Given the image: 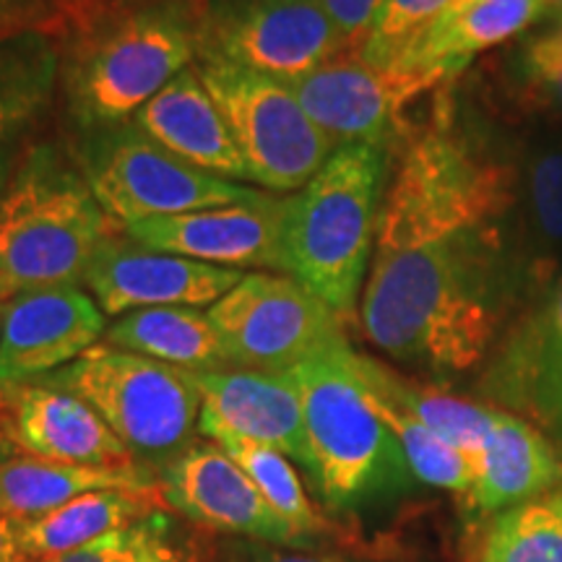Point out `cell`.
Returning <instances> with one entry per match:
<instances>
[{
	"instance_id": "1",
	"label": "cell",
	"mask_w": 562,
	"mask_h": 562,
	"mask_svg": "<svg viewBox=\"0 0 562 562\" xmlns=\"http://www.w3.org/2000/svg\"><path fill=\"white\" fill-rule=\"evenodd\" d=\"M531 297L510 220L375 248L360 321L364 336L393 360L453 375L487 362Z\"/></svg>"
},
{
	"instance_id": "2",
	"label": "cell",
	"mask_w": 562,
	"mask_h": 562,
	"mask_svg": "<svg viewBox=\"0 0 562 562\" xmlns=\"http://www.w3.org/2000/svg\"><path fill=\"white\" fill-rule=\"evenodd\" d=\"M68 110L83 128L128 123L199 58L193 0H55Z\"/></svg>"
},
{
	"instance_id": "3",
	"label": "cell",
	"mask_w": 562,
	"mask_h": 562,
	"mask_svg": "<svg viewBox=\"0 0 562 562\" xmlns=\"http://www.w3.org/2000/svg\"><path fill=\"white\" fill-rule=\"evenodd\" d=\"M518 203V151L463 125L448 94L430 123L404 138L378 216L375 248H406L453 232L510 222Z\"/></svg>"
},
{
	"instance_id": "4",
	"label": "cell",
	"mask_w": 562,
	"mask_h": 562,
	"mask_svg": "<svg viewBox=\"0 0 562 562\" xmlns=\"http://www.w3.org/2000/svg\"><path fill=\"white\" fill-rule=\"evenodd\" d=\"M383 178L385 151L341 146L281 206L284 271L326 302L341 323L355 318L378 235Z\"/></svg>"
},
{
	"instance_id": "5",
	"label": "cell",
	"mask_w": 562,
	"mask_h": 562,
	"mask_svg": "<svg viewBox=\"0 0 562 562\" xmlns=\"http://www.w3.org/2000/svg\"><path fill=\"white\" fill-rule=\"evenodd\" d=\"M344 339L290 370L302 402L305 469L323 503L351 510L412 484V469L370 393L351 368Z\"/></svg>"
},
{
	"instance_id": "6",
	"label": "cell",
	"mask_w": 562,
	"mask_h": 562,
	"mask_svg": "<svg viewBox=\"0 0 562 562\" xmlns=\"http://www.w3.org/2000/svg\"><path fill=\"white\" fill-rule=\"evenodd\" d=\"M112 227L83 172L58 149L24 151L0 199V302L34 286L83 281Z\"/></svg>"
},
{
	"instance_id": "7",
	"label": "cell",
	"mask_w": 562,
	"mask_h": 562,
	"mask_svg": "<svg viewBox=\"0 0 562 562\" xmlns=\"http://www.w3.org/2000/svg\"><path fill=\"white\" fill-rule=\"evenodd\" d=\"M40 383L87 402L133 459L154 472L195 442L203 402L188 370L94 344L79 360L40 378Z\"/></svg>"
},
{
	"instance_id": "8",
	"label": "cell",
	"mask_w": 562,
	"mask_h": 562,
	"mask_svg": "<svg viewBox=\"0 0 562 562\" xmlns=\"http://www.w3.org/2000/svg\"><path fill=\"white\" fill-rule=\"evenodd\" d=\"M81 172L104 214L123 227L261 195L180 159L133 121L91 131Z\"/></svg>"
},
{
	"instance_id": "9",
	"label": "cell",
	"mask_w": 562,
	"mask_h": 562,
	"mask_svg": "<svg viewBox=\"0 0 562 562\" xmlns=\"http://www.w3.org/2000/svg\"><path fill=\"white\" fill-rule=\"evenodd\" d=\"M195 74L258 186L279 193L300 191L336 151L284 81L222 60H195Z\"/></svg>"
},
{
	"instance_id": "10",
	"label": "cell",
	"mask_w": 562,
	"mask_h": 562,
	"mask_svg": "<svg viewBox=\"0 0 562 562\" xmlns=\"http://www.w3.org/2000/svg\"><path fill=\"white\" fill-rule=\"evenodd\" d=\"M199 58L292 81L349 50L318 0H193Z\"/></svg>"
},
{
	"instance_id": "11",
	"label": "cell",
	"mask_w": 562,
	"mask_h": 562,
	"mask_svg": "<svg viewBox=\"0 0 562 562\" xmlns=\"http://www.w3.org/2000/svg\"><path fill=\"white\" fill-rule=\"evenodd\" d=\"M206 313L232 368L290 372L347 339L331 307L290 273H245Z\"/></svg>"
},
{
	"instance_id": "12",
	"label": "cell",
	"mask_w": 562,
	"mask_h": 562,
	"mask_svg": "<svg viewBox=\"0 0 562 562\" xmlns=\"http://www.w3.org/2000/svg\"><path fill=\"white\" fill-rule=\"evenodd\" d=\"M284 83L334 149L362 144L389 151L402 140L406 108L446 81L422 70L378 68L344 50Z\"/></svg>"
},
{
	"instance_id": "13",
	"label": "cell",
	"mask_w": 562,
	"mask_h": 562,
	"mask_svg": "<svg viewBox=\"0 0 562 562\" xmlns=\"http://www.w3.org/2000/svg\"><path fill=\"white\" fill-rule=\"evenodd\" d=\"M480 389L501 409L539 427L562 453V266L505 328Z\"/></svg>"
},
{
	"instance_id": "14",
	"label": "cell",
	"mask_w": 562,
	"mask_h": 562,
	"mask_svg": "<svg viewBox=\"0 0 562 562\" xmlns=\"http://www.w3.org/2000/svg\"><path fill=\"white\" fill-rule=\"evenodd\" d=\"M0 321V389L66 368L108 331L102 307L76 284L19 292L3 302Z\"/></svg>"
},
{
	"instance_id": "15",
	"label": "cell",
	"mask_w": 562,
	"mask_h": 562,
	"mask_svg": "<svg viewBox=\"0 0 562 562\" xmlns=\"http://www.w3.org/2000/svg\"><path fill=\"white\" fill-rule=\"evenodd\" d=\"M281 206L284 199L261 193L258 199L229 206L157 216L131 224L125 232L146 250L170 252L220 269L284 271Z\"/></svg>"
},
{
	"instance_id": "16",
	"label": "cell",
	"mask_w": 562,
	"mask_h": 562,
	"mask_svg": "<svg viewBox=\"0 0 562 562\" xmlns=\"http://www.w3.org/2000/svg\"><path fill=\"white\" fill-rule=\"evenodd\" d=\"M243 277V271L146 250L131 237L112 235L91 258L83 284L104 315H125L144 307L214 305Z\"/></svg>"
},
{
	"instance_id": "17",
	"label": "cell",
	"mask_w": 562,
	"mask_h": 562,
	"mask_svg": "<svg viewBox=\"0 0 562 562\" xmlns=\"http://www.w3.org/2000/svg\"><path fill=\"white\" fill-rule=\"evenodd\" d=\"M159 487L172 510L209 529L290 547L305 544L297 529L263 501L250 476L214 440L193 442L167 463Z\"/></svg>"
},
{
	"instance_id": "18",
	"label": "cell",
	"mask_w": 562,
	"mask_h": 562,
	"mask_svg": "<svg viewBox=\"0 0 562 562\" xmlns=\"http://www.w3.org/2000/svg\"><path fill=\"white\" fill-rule=\"evenodd\" d=\"M0 435L34 459L87 467L138 463L87 402L40 381L0 389Z\"/></svg>"
},
{
	"instance_id": "19",
	"label": "cell",
	"mask_w": 562,
	"mask_h": 562,
	"mask_svg": "<svg viewBox=\"0 0 562 562\" xmlns=\"http://www.w3.org/2000/svg\"><path fill=\"white\" fill-rule=\"evenodd\" d=\"M191 378L203 402L201 435L229 432L263 442L305 467L302 402L290 372L222 368L191 372Z\"/></svg>"
},
{
	"instance_id": "20",
	"label": "cell",
	"mask_w": 562,
	"mask_h": 562,
	"mask_svg": "<svg viewBox=\"0 0 562 562\" xmlns=\"http://www.w3.org/2000/svg\"><path fill=\"white\" fill-rule=\"evenodd\" d=\"M133 123L165 149L216 178L250 180L243 151L237 149L235 136L195 74V66L182 70L151 97L133 115Z\"/></svg>"
},
{
	"instance_id": "21",
	"label": "cell",
	"mask_w": 562,
	"mask_h": 562,
	"mask_svg": "<svg viewBox=\"0 0 562 562\" xmlns=\"http://www.w3.org/2000/svg\"><path fill=\"white\" fill-rule=\"evenodd\" d=\"M554 11L562 13V0H484L448 9L412 42L393 68L422 70L448 81L474 55L518 37Z\"/></svg>"
},
{
	"instance_id": "22",
	"label": "cell",
	"mask_w": 562,
	"mask_h": 562,
	"mask_svg": "<svg viewBox=\"0 0 562 562\" xmlns=\"http://www.w3.org/2000/svg\"><path fill=\"white\" fill-rule=\"evenodd\" d=\"M562 484V453L529 419L495 406L484 438L480 474L467 503L476 513H501Z\"/></svg>"
},
{
	"instance_id": "23",
	"label": "cell",
	"mask_w": 562,
	"mask_h": 562,
	"mask_svg": "<svg viewBox=\"0 0 562 562\" xmlns=\"http://www.w3.org/2000/svg\"><path fill=\"white\" fill-rule=\"evenodd\" d=\"M100 490H159V474L144 463L87 467L34 456H13L0 463V513L16 521L45 516Z\"/></svg>"
},
{
	"instance_id": "24",
	"label": "cell",
	"mask_w": 562,
	"mask_h": 562,
	"mask_svg": "<svg viewBox=\"0 0 562 562\" xmlns=\"http://www.w3.org/2000/svg\"><path fill=\"white\" fill-rule=\"evenodd\" d=\"M513 232L533 294L560 271L562 256V138H542L518 154V203Z\"/></svg>"
},
{
	"instance_id": "25",
	"label": "cell",
	"mask_w": 562,
	"mask_h": 562,
	"mask_svg": "<svg viewBox=\"0 0 562 562\" xmlns=\"http://www.w3.org/2000/svg\"><path fill=\"white\" fill-rule=\"evenodd\" d=\"M159 490H100L87 492L45 516L19 521V542L32 562H47L81 550L97 539L121 531L161 510Z\"/></svg>"
},
{
	"instance_id": "26",
	"label": "cell",
	"mask_w": 562,
	"mask_h": 562,
	"mask_svg": "<svg viewBox=\"0 0 562 562\" xmlns=\"http://www.w3.org/2000/svg\"><path fill=\"white\" fill-rule=\"evenodd\" d=\"M351 368H355L357 378L372 396L412 414L422 425L430 427L435 435L451 442L456 451L467 456L474 463L476 474H480L484 438L490 432L495 406L469 402V398L412 381V378L391 370L389 364L375 360V357L360 355V351H351Z\"/></svg>"
},
{
	"instance_id": "27",
	"label": "cell",
	"mask_w": 562,
	"mask_h": 562,
	"mask_svg": "<svg viewBox=\"0 0 562 562\" xmlns=\"http://www.w3.org/2000/svg\"><path fill=\"white\" fill-rule=\"evenodd\" d=\"M104 344L191 372L232 368L209 313L199 307H144L125 313L104 331Z\"/></svg>"
},
{
	"instance_id": "28",
	"label": "cell",
	"mask_w": 562,
	"mask_h": 562,
	"mask_svg": "<svg viewBox=\"0 0 562 562\" xmlns=\"http://www.w3.org/2000/svg\"><path fill=\"white\" fill-rule=\"evenodd\" d=\"M60 74V42L53 30H26L0 40V144L50 102Z\"/></svg>"
},
{
	"instance_id": "29",
	"label": "cell",
	"mask_w": 562,
	"mask_h": 562,
	"mask_svg": "<svg viewBox=\"0 0 562 562\" xmlns=\"http://www.w3.org/2000/svg\"><path fill=\"white\" fill-rule=\"evenodd\" d=\"M480 562H562V484L495 513Z\"/></svg>"
},
{
	"instance_id": "30",
	"label": "cell",
	"mask_w": 562,
	"mask_h": 562,
	"mask_svg": "<svg viewBox=\"0 0 562 562\" xmlns=\"http://www.w3.org/2000/svg\"><path fill=\"white\" fill-rule=\"evenodd\" d=\"M209 440H214L232 456V461L250 476V482L261 492L263 501L297 529L305 544H313V537L328 529L326 518L307 497L297 472L284 453L263 446V442L237 438L229 432H211Z\"/></svg>"
},
{
	"instance_id": "31",
	"label": "cell",
	"mask_w": 562,
	"mask_h": 562,
	"mask_svg": "<svg viewBox=\"0 0 562 562\" xmlns=\"http://www.w3.org/2000/svg\"><path fill=\"white\" fill-rule=\"evenodd\" d=\"M370 398L375 412L381 414V419L389 425L393 438L402 446L404 459L409 463L414 480L456 492V495H461L463 501H467L476 482L474 463L461 451H456L451 442H446L440 435H435L430 427H425L419 419H414L412 414L381 402V398L372 396V393Z\"/></svg>"
},
{
	"instance_id": "32",
	"label": "cell",
	"mask_w": 562,
	"mask_h": 562,
	"mask_svg": "<svg viewBox=\"0 0 562 562\" xmlns=\"http://www.w3.org/2000/svg\"><path fill=\"white\" fill-rule=\"evenodd\" d=\"M451 3L453 0H383L368 40L355 53L372 66L393 68L412 42L451 9Z\"/></svg>"
},
{
	"instance_id": "33",
	"label": "cell",
	"mask_w": 562,
	"mask_h": 562,
	"mask_svg": "<svg viewBox=\"0 0 562 562\" xmlns=\"http://www.w3.org/2000/svg\"><path fill=\"white\" fill-rule=\"evenodd\" d=\"M47 562H188L161 510Z\"/></svg>"
},
{
	"instance_id": "34",
	"label": "cell",
	"mask_w": 562,
	"mask_h": 562,
	"mask_svg": "<svg viewBox=\"0 0 562 562\" xmlns=\"http://www.w3.org/2000/svg\"><path fill=\"white\" fill-rule=\"evenodd\" d=\"M516 76L526 108L562 123V19L518 47Z\"/></svg>"
},
{
	"instance_id": "35",
	"label": "cell",
	"mask_w": 562,
	"mask_h": 562,
	"mask_svg": "<svg viewBox=\"0 0 562 562\" xmlns=\"http://www.w3.org/2000/svg\"><path fill=\"white\" fill-rule=\"evenodd\" d=\"M318 3L334 19V24L339 26L349 50H360L383 0H318Z\"/></svg>"
},
{
	"instance_id": "36",
	"label": "cell",
	"mask_w": 562,
	"mask_h": 562,
	"mask_svg": "<svg viewBox=\"0 0 562 562\" xmlns=\"http://www.w3.org/2000/svg\"><path fill=\"white\" fill-rule=\"evenodd\" d=\"M55 19V0H0V40L26 30H53Z\"/></svg>"
},
{
	"instance_id": "37",
	"label": "cell",
	"mask_w": 562,
	"mask_h": 562,
	"mask_svg": "<svg viewBox=\"0 0 562 562\" xmlns=\"http://www.w3.org/2000/svg\"><path fill=\"white\" fill-rule=\"evenodd\" d=\"M0 562H32L21 550L19 521L0 513Z\"/></svg>"
},
{
	"instance_id": "38",
	"label": "cell",
	"mask_w": 562,
	"mask_h": 562,
	"mask_svg": "<svg viewBox=\"0 0 562 562\" xmlns=\"http://www.w3.org/2000/svg\"><path fill=\"white\" fill-rule=\"evenodd\" d=\"M21 154L24 151H19L16 138L3 140V144H0V199H3L5 188H9L13 172H16Z\"/></svg>"
},
{
	"instance_id": "39",
	"label": "cell",
	"mask_w": 562,
	"mask_h": 562,
	"mask_svg": "<svg viewBox=\"0 0 562 562\" xmlns=\"http://www.w3.org/2000/svg\"><path fill=\"white\" fill-rule=\"evenodd\" d=\"M256 562H341L336 558H323V554H307V552H261L256 554Z\"/></svg>"
},
{
	"instance_id": "40",
	"label": "cell",
	"mask_w": 562,
	"mask_h": 562,
	"mask_svg": "<svg viewBox=\"0 0 562 562\" xmlns=\"http://www.w3.org/2000/svg\"><path fill=\"white\" fill-rule=\"evenodd\" d=\"M472 3H484V0H453L451 9H459V5H472Z\"/></svg>"
},
{
	"instance_id": "41",
	"label": "cell",
	"mask_w": 562,
	"mask_h": 562,
	"mask_svg": "<svg viewBox=\"0 0 562 562\" xmlns=\"http://www.w3.org/2000/svg\"><path fill=\"white\" fill-rule=\"evenodd\" d=\"M5 448H9V442H5L3 435H0V463L5 461Z\"/></svg>"
},
{
	"instance_id": "42",
	"label": "cell",
	"mask_w": 562,
	"mask_h": 562,
	"mask_svg": "<svg viewBox=\"0 0 562 562\" xmlns=\"http://www.w3.org/2000/svg\"><path fill=\"white\" fill-rule=\"evenodd\" d=\"M0 326H3V321H0Z\"/></svg>"
},
{
	"instance_id": "43",
	"label": "cell",
	"mask_w": 562,
	"mask_h": 562,
	"mask_svg": "<svg viewBox=\"0 0 562 562\" xmlns=\"http://www.w3.org/2000/svg\"><path fill=\"white\" fill-rule=\"evenodd\" d=\"M560 19H562V16H560Z\"/></svg>"
}]
</instances>
